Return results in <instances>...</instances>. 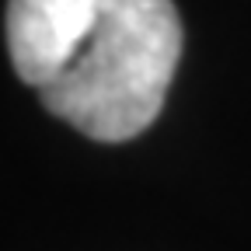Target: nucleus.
<instances>
[{"label":"nucleus","instance_id":"f257e3e1","mask_svg":"<svg viewBox=\"0 0 251 251\" xmlns=\"http://www.w3.org/2000/svg\"><path fill=\"white\" fill-rule=\"evenodd\" d=\"M181 42L175 0H105L84 46L39 87V98L77 133L126 143L161 115Z\"/></svg>","mask_w":251,"mask_h":251},{"label":"nucleus","instance_id":"f03ea898","mask_svg":"<svg viewBox=\"0 0 251 251\" xmlns=\"http://www.w3.org/2000/svg\"><path fill=\"white\" fill-rule=\"evenodd\" d=\"M105 0H7L4 31L21 84H49L91 35Z\"/></svg>","mask_w":251,"mask_h":251}]
</instances>
